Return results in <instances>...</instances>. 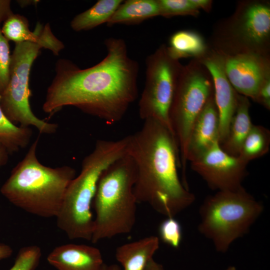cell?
<instances>
[{"instance_id":"obj_1","label":"cell","mask_w":270,"mask_h":270,"mask_svg":"<svg viewBox=\"0 0 270 270\" xmlns=\"http://www.w3.org/2000/svg\"><path fill=\"white\" fill-rule=\"evenodd\" d=\"M104 43L106 56L92 67L81 69L66 58L57 61L42 105L46 113L73 106L108 124L122 118L138 96L139 66L123 39L110 37Z\"/></svg>"},{"instance_id":"obj_2","label":"cell","mask_w":270,"mask_h":270,"mask_svg":"<svg viewBox=\"0 0 270 270\" xmlns=\"http://www.w3.org/2000/svg\"><path fill=\"white\" fill-rule=\"evenodd\" d=\"M128 138L127 154L136 167L134 192L138 203L148 204L167 217H174L190 206L195 197L180 179L179 151L170 130L148 120Z\"/></svg>"},{"instance_id":"obj_3","label":"cell","mask_w":270,"mask_h":270,"mask_svg":"<svg viewBox=\"0 0 270 270\" xmlns=\"http://www.w3.org/2000/svg\"><path fill=\"white\" fill-rule=\"evenodd\" d=\"M38 138L1 186L0 193L23 210L42 218L56 217L66 190L76 176L72 167L51 168L36 156Z\"/></svg>"},{"instance_id":"obj_4","label":"cell","mask_w":270,"mask_h":270,"mask_svg":"<svg viewBox=\"0 0 270 270\" xmlns=\"http://www.w3.org/2000/svg\"><path fill=\"white\" fill-rule=\"evenodd\" d=\"M128 136L98 140L83 160L80 174L69 184L56 218L58 227L70 240L90 241L94 219L91 210L99 178L104 170L127 154Z\"/></svg>"},{"instance_id":"obj_5","label":"cell","mask_w":270,"mask_h":270,"mask_svg":"<svg viewBox=\"0 0 270 270\" xmlns=\"http://www.w3.org/2000/svg\"><path fill=\"white\" fill-rule=\"evenodd\" d=\"M136 174L135 164L128 154L102 172L92 203L96 218L92 242L132 230L138 203L134 192Z\"/></svg>"},{"instance_id":"obj_6","label":"cell","mask_w":270,"mask_h":270,"mask_svg":"<svg viewBox=\"0 0 270 270\" xmlns=\"http://www.w3.org/2000/svg\"><path fill=\"white\" fill-rule=\"evenodd\" d=\"M263 210L262 204L242 187L218 191L200 206V232L225 252L232 242L246 234Z\"/></svg>"},{"instance_id":"obj_7","label":"cell","mask_w":270,"mask_h":270,"mask_svg":"<svg viewBox=\"0 0 270 270\" xmlns=\"http://www.w3.org/2000/svg\"><path fill=\"white\" fill-rule=\"evenodd\" d=\"M208 44L224 56L270 55V1L238 2L233 14L216 24Z\"/></svg>"},{"instance_id":"obj_8","label":"cell","mask_w":270,"mask_h":270,"mask_svg":"<svg viewBox=\"0 0 270 270\" xmlns=\"http://www.w3.org/2000/svg\"><path fill=\"white\" fill-rule=\"evenodd\" d=\"M214 94L212 76L199 60L183 66L178 77L169 118L179 151L182 182L187 184V149L190 133L200 113Z\"/></svg>"},{"instance_id":"obj_9","label":"cell","mask_w":270,"mask_h":270,"mask_svg":"<svg viewBox=\"0 0 270 270\" xmlns=\"http://www.w3.org/2000/svg\"><path fill=\"white\" fill-rule=\"evenodd\" d=\"M42 48L41 46L31 42L15 44L11 55L9 80L0 95V106L14 124L23 127L34 126L40 133L50 134L56 131L58 125L38 118L30 104V70Z\"/></svg>"},{"instance_id":"obj_10","label":"cell","mask_w":270,"mask_h":270,"mask_svg":"<svg viewBox=\"0 0 270 270\" xmlns=\"http://www.w3.org/2000/svg\"><path fill=\"white\" fill-rule=\"evenodd\" d=\"M146 65L145 84L138 103L140 116L144 121L160 122L174 135L169 113L183 65L169 54L165 44L146 58Z\"/></svg>"},{"instance_id":"obj_11","label":"cell","mask_w":270,"mask_h":270,"mask_svg":"<svg viewBox=\"0 0 270 270\" xmlns=\"http://www.w3.org/2000/svg\"><path fill=\"white\" fill-rule=\"evenodd\" d=\"M190 163L191 168L208 186L218 191L234 190L242 188L248 164L238 156L225 152L218 141Z\"/></svg>"},{"instance_id":"obj_12","label":"cell","mask_w":270,"mask_h":270,"mask_svg":"<svg viewBox=\"0 0 270 270\" xmlns=\"http://www.w3.org/2000/svg\"><path fill=\"white\" fill-rule=\"evenodd\" d=\"M222 56L225 72L232 87L238 94L254 100L260 86L270 77V55Z\"/></svg>"},{"instance_id":"obj_13","label":"cell","mask_w":270,"mask_h":270,"mask_svg":"<svg viewBox=\"0 0 270 270\" xmlns=\"http://www.w3.org/2000/svg\"><path fill=\"white\" fill-rule=\"evenodd\" d=\"M199 60L208 70L212 79L214 98L219 116L220 144L228 134L237 106L238 94L226 76L222 54L210 47L206 55Z\"/></svg>"},{"instance_id":"obj_14","label":"cell","mask_w":270,"mask_h":270,"mask_svg":"<svg viewBox=\"0 0 270 270\" xmlns=\"http://www.w3.org/2000/svg\"><path fill=\"white\" fill-rule=\"evenodd\" d=\"M1 32L8 40L16 43L31 42L46 48L56 56L64 49L63 42L52 33L48 24L44 26L38 22L34 30L29 28L27 19L19 14H12L2 23Z\"/></svg>"},{"instance_id":"obj_15","label":"cell","mask_w":270,"mask_h":270,"mask_svg":"<svg viewBox=\"0 0 270 270\" xmlns=\"http://www.w3.org/2000/svg\"><path fill=\"white\" fill-rule=\"evenodd\" d=\"M217 141L219 142V116L213 94L192 128L187 149L188 162L198 158Z\"/></svg>"},{"instance_id":"obj_16","label":"cell","mask_w":270,"mask_h":270,"mask_svg":"<svg viewBox=\"0 0 270 270\" xmlns=\"http://www.w3.org/2000/svg\"><path fill=\"white\" fill-rule=\"evenodd\" d=\"M47 260L58 270H102L104 264L98 248L82 244L56 246L48 254Z\"/></svg>"},{"instance_id":"obj_17","label":"cell","mask_w":270,"mask_h":270,"mask_svg":"<svg viewBox=\"0 0 270 270\" xmlns=\"http://www.w3.org/2000/svg\"><path fill=\"white\" fill-rule=\"evenodd\" d=\"M159 245L157 236L146 237L118 246L116 258L124 270H146Z\"/></svg>"},{"instance_id":"obj_18","label":"cell","mask_w":270,"mask_h":270,"mask_svg":"<svg viewBox=\"0 0 270 270\" xmlns=\"http://www.w3.org/2000/svg\"><path fill=\"white\" fill-rule=\"evenodd\" d=\"M248 98L238 94L236 112L231 120L228 134L220 144L228 154L238 156L242 144L253 124L250 115Z\"/></svg>"},{"instance_id":"obj_19","label":"cell","mask_w":270,"mask_h":270,"mask_svg":"<svg viewBox=\"0 0 270 270\" xmlns=\"http://www.w3.org/2000/svg\"><path fill=\"white\" fill-rule=\"evenodd\" d=\"M166 47L169 54L177 60L188 58L199 60L210 48L204 37L192 30H180L172 34Z\"/></svg>"},{"instance_id":"obj_20","label":"cell","mask_w":270,"mask_h":270,"mask_svg":"<svg viewBox=\"0 0 270 270\" xmlns=\"http://www.w3.org/2000/svg\"><path fill=\"white\" fill-rule=\"evenodd\" d=\"M159 16L158 0H123L106 24L112 26L116 24H138Z\"/></svg>"},{"instance_id":"obj_21","label":"cell","mask_w":270,"mask_h":270,"mask_svg":"<svg viewBox=\"0 0 270 270\" xmlns=\"http://www.w3.org/2000/svg\"><path fill=\"white\" fill-rule=\"evenodd\" d=\"M122 0H98L91 8L76 16L71 20V28L76 32L92 30L107 23L122 2Z\"/></svg>"},{"instance_id":"obj_22","label":"cell","mask_w":270,"mask_h":270,"mask_svg":"<svg viewBox=\"0 0 270 270\" xmlns=\"http://www.w3.org/2000/svg\"><path fill=\"white\" fill-rule=\"evenodd\" d=\"M32 136L30 127L18 126L6 116L0 106V142L8 152H14L26 148Z\"/></svg>"},{"instance_id":"obj_23","label":"cell","mask_w":270,"mask_h":270,"mask_svg":"<svg viewBox=\"0 0 270 270\" xmlns=\"http://www.w3.org/2000/svg\"><path fill=\"white\" fill-rule=\"evenodd\" d=\"M270 132L266 128L253 124L242 146L238 156L248 164L270 150Z\"/></svg>"},{"instance_id":"obj_24","label":"cell","mask_w":270,"mask_h":270,"mask_svg":"<svg viewBox=\"0 0 270 270\" xmlns=\"http://www.w3.org/2000/svg\"><path fill=\"white\" fill-rule=\"evenodd\" d=\"M160 16L170 18L178 16H197L200 10L190 0H158Z\"/></svg>"},{"instance_id":"obj_25","label":"cell","mask_w":270,"mask_h":270,"mask_svg":"<svg viewBox=\"0 0 270 270\" xmlns=\"http://www.w3.org/2000/svg\"><path fill=\"white\" fill-rule=\"evenodd\" d=\"M42 257L38 246H29L20 249L12 266L9 270H36Z\"/></svg>"},{"instance_id":"obj_26","label":"cell","mask_w":270,"mask_h":270,"mask_svg":"<svg viewBox=\"0 0 270 270\" xmlns=\"http://www.w3.org/2000/svg\"><path fill=\"white\" fill-rule=\"evenodd\" d=\"M159 234L162 241L174 248L180 246L182 240V227L174 217H168L160 224Z\"/></svg>"},{"instance_id":"obj_27","label":"cell","mask_w":270,"mask_h":270,"mask_svg":"<svg viewBox=\"0 0 270 270\" xmlns=\"http://www.w3.org/2000/svg\"><path fill=\"white\" fill-rule=\"evenodd\" d=\"M8 42L3 36L0 27V95L9 80L12 54Z\"/></svg>"},{"instance_id":"obj_28","label":"cell","mask_w":270,"mask_h":270,"mask_svg":"<svg viewBox=\"0 0 270 270\" xmlns=\"http://www.w3.org/2000/svg\"><path fill=\"white\" fill-rule=\"evenodd\" d=\"M254 102L270 110V77L266 78L258 90Z\"/></svg>"},{"instance_id":"obj_29","label":"cell","mask_w":270,"mask_h":270,"mask_svg":"<svg viewBox=\"0 0 270 270\" xmlns=\"http://www.w3.org/2000/svg\"><path fill=\"white\" fill-rule=\"evenodd\" d=\"M13 12L11 8V1L0 0V24Z\"/></svg>"},{"instance_id":"obj_30","label":"cell","mask_w":270,"mask_h":270,"mask_svg":"<svg viewBox=\"0 0 270 270\" xmlns=\"http://www.w3.org/2000/svg\"><path fill=\"white\" fill-rule=\"evenodd\" d=\"M190 1L199 10H202L208 12L212 8L213 2L212 0H190Z\"/></svg>"},{"instance_id":"obj_31","label":"cell","mask_w":270,"mask_h":270,"mask_svg":"<svg viewBox=\"0 0 270 270\" xmlns=\"http://www.w3.org/2000/svg\"><path fill=\"white\" fill-rule=\"evenodd\" d=\"M13 250L11 246L4 243L0 242V260L11 256Z\"/></svg>"},{"instance_id":"obj_32","label":"cell","mask_w":270,"mask_h":270,"mask_svg":"<svg viewBox=\"0 0 270 270\" xmlns=\"http://www.w3.org/2000/svg\"><path fill=\"white\" fill-rule=\"evenodd\" d=\"M9 154L7 149L0 142V168L6 164Z\"/></svg>"},{"instance_id":"obj_33","label":"cell","mask_w":270,"mask_h":270,"mask_svg":"<svg viewBox=\"0 0 270 270\" xmlns=\"http://www.w3.org/2000/svg\"><path fill=\"white\" fill-rule=\"evenodd\" d=\"M102 270H122L120 266L116 264L107 265L104 264Z\"/></svg>"},{"instance_id":"obj_34","label":"cell","mask_w":270,"mask_h":270,"mask_svg":"<svg viewBox=\"0 0 270 270\" xmlns=\"http://www.w3.org/2000/svg\"><path fill=\"white\" fill-rule=\"evenodd\" d=\"M38 2V0H18V3L21 6H26V4H37Z\"/></svg>"},{"instance_id":"obj_35","label":"cell","mask_w":270,"mask_h":270,"mask_svg":"<svg viewBox=\"0 0 270 270\" xmlns=\"http://www.w3.org/2000/svg\"><path fill=\"white\" fill-rule=\"evenodd\" d=\"M226 270H236L234 266H230Z\"/></svg>"}]
</instances>
